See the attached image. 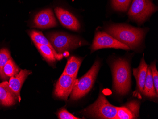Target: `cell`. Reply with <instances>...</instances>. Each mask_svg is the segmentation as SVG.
Here are the masks:
<instances>
[{"label": "cell", "mask_w": 158, "mask_h": 119, "mask_svg": "<svg viewBox=\"0 0 158 119\" xmlns=\"http://www.w3.org/2000/svg\"><path fill=\"white\" fill-rule=\"evenodd\" d=\"M106 32L114 39L127 46L130 49L139 46L145 35L143 29L125 25L110 26L107 28Z\"/></svg>", "instance_id": "1"}, {"label": "cell", "mask_w": 158, "mask_h": 119, "mask_svg": "<svg viewBox=\"0 0 158 119\" xmlns=\"http://www.w3.org/2000/svg\"><path fill=\"white\" fill-rule=\"evenodd\" d=\"M114 88L121 95H126L130 88L129 65L127 60L119 59L112 65Z\"/></svg>", "instance_id": "2"}, {"label": "cell", "mask_w": 158, "mask_h": 119, "mask_svg": "<svg viewBox=\"0 0 158 119\" xmlns=\"http://www.w3.org/2000/svg\"><path fill=\"white\" fill-rule=\"evenodd\" d=\"M118 107L113 106L107 101L103 93L99 95L94 104L86 108L83 113L98 119H116Z\"/></svg>", "instance_id": "3"}, {"label": "cell", "mask_w": 158, "mask_h": 119, "mask_svg": "<svg viewBox=\"0 0 158 119\" xmlns=\"http://www.w3.org/2000/svg\"><path fill=\"white\" fill-rule=\"evenodd\" d=\"M99 68V62L96 61L90 70L84 76L79 79L76 80L70 94L71 100L80 99L89 93L95 81Z\"/></svg>", "instance_id": "4"}, {"label": "cell", "mask_w": 158, "mask_h": 119, "mask_svg": "<svg viewBox=\"0 0 158 119\" xmlns=\"http://www.w3.org/2000/svg\"><path fill=\"white\" fill-rule=\"evenodd\" d=\"M50 42L58 54L80 47L82 41L75 37L62 33H53L48 35Z\"/></svg>", "instance_id": "5"}, {"label": "cell", "mask_w": 158, "mask_h": 119, "mask_svg": "<svg viewBox=\"0 0 158 119\" xmlns=\"http://www.w3.org/2000/svg\"><path fill=\"white\" fill-rule=\"evenodd\" d=\"M157 10V7L151 0H133L128 15L132 19L141 23Z\"/></svg>", "instance_id": "6"}, {"label": "cell", "mask_w": 158, "mask_h": 119, "mask_svg": "<svg viewBox=\"0 0 158 119\" xmlns=\"http://www.w3.org/2000/svg\"><path fill=\"white\" fill-rule=\"evenodd\" d=\"M115 48L129 50L127 46L121 43L104 32H98L96 33L91 46V51H94L103 48Z\"/></svg>", "instance_id": "7"}, {"label": "cell", "mask_w": 158, "mask_h": 119, "mask_svg": "<svg viewBox=\"0 0 158 119\" xmlns=\"http://www.w3.org/2000/svg\"><path fill=\"white\" fill-rule=\"evenodd\" d=\"M76 78L75 76H71L62 74L56 84L54 92L56 96L67 100L73 88L76 81Z\"/></svg>", "instance_id": "8"}, {"label": "cell", "mask_w": 158, "mask_h": 119, "mask_svg": "<svg viewBox=\"0 0 158 119\" xmlns=\"http://www.w3.org/2000/svg\"><path fill=\"white\" fill-rule=\"evenodd\" d=\"M35 26L40 29H48L57 25L53 11L50 9L44 10L38 13L34 18Z\"/></svg>", "instance_id": "9"}, {"label": "cell", "mask_w": 158, "mask_h": 119, "mask_svg": "<svg viewBox=\"0 0 158 119\" xmlns=\"http://www.w3.org/2000/svg\"><path fill=\"white\" fill-rule=\"evenodd\" d=\"M57 17L61 23L67 29L77 31L80 28L78 19L72 14L62 8L57 7L55 9Z\"/></svg>", "instance_id": "10"}, {"label": "cell", "mask_w": 158, "mask_h": 119, "mask_svg": "<svg viewBox=\"0 0 158 119\" xmlns=\"http://www.w3.org/2000/svg\"><path fill=\"white\" fill-rule=\"evenodd\" d=\"M140 104L136 101H132L124 106L118 107L116 119H136L139 116Z\"/></svg>", "instance_id": "11"}, {"label": "cell", "mask_w": 158, "mask_h": 119, "mask_svg": "<svg viewBox=\"0 0 158 119\" xmlns=\"http://www.w3.org/2000/svg\"><path fill=\"white\" fill-rule=\"evenodd\" d=\"M17 97L10 87L9 82L4 81L0 83V104L10 106L16 104Z\"/></svg>", "instance_id": "12"}, {"label": "cell", "mask_w": 158, "mask_h": 119, "mask_svg": "<svg viewBox=\"0 0 158 119\" xmlns=\"http://www.w3.org/2000/svg\"><path fill=\"white\" fill-rule=\"evenodd\" d=\"M31 74V71L26 69H22L14 76H11L10 79L9 84L10 87L17 97L18 100L20 101V92L24 82L29 74Z\"/></svg>", "instance_id": "13"}, {"label": "cell", "mask_w": 158, "mask_h": 119, "mask_svg": "<svg viewBox=\"0 0 158 119\" xmlns=\"http://www.w3.org/2000/svg\"><path fill=\"white\" fill-rule=\"evenodd\" d=\"M147 67L148 66L145 63L143 56L141 60L139 66L137 68H134L133 70V74L135 78L136 81L137 83V89L141 93H143L144 88Z\"/></svg>", "instance_id": "14"}, {"label": "cell", "mask_w": 158, "mask_h": 119, "mask_svg": "<svg viewBox=\"0 0 158 119\" xmlns=\"http://www.w3.org/2000/svg\"><path fill=\"white\" fill-rule=\"evenodd\" d=\"M30 36L34 44H39L41 45H47L52 49L55 54V57L57 60H61L63 58L62 54H58L55 50L54 47L50 43L49 41L44 36L42 33L39 31L33 30L30 32Z\"/></svg>", "instance_id": "15"}, {"label": "cell", "mask_w": 158, "mask_h": 119, "mask_svg": "<svg viewBox=\"0 0 158 119\" xmlns=\"http://www.w3.org/2000/svg\"><path fill=\"white\" fill-rule=\"evenodd\" d=\"M143 93L145 96L149 97H158V95L156 93L155 87H154L151 70L150 66L149 67L148 66L147 67L146 79H145Z\"/></svg>", "instance_id": "16"}, {"label": "cell", "mask_w": 158, "mask_h": 119, "mask_svg": "<svg viewBox=\"0 0 158 119\" xmlns=\"http://www.w3.org/2000/svg\"><path fill=\"white\" fill-rule=\"evenodd\" d=\"M81 62L80 58L74 56L71 57L67 61V64L63 74L76 77Z\"/></svg>", "instance_id": "17"}, {"label": "cell", "mask_w": 158, "mask_h": 119, "mask_svg": "<svg viewBox=\"0 0 158 119\" xmlns=\"http://www.w3.org/2000/svg\"><path fill=\"white\" fill-rule=\"evenodd\" d=\"M11 58L10 52L8 49L3 48L0 49V78L2 79L8 78L3 72V68L6 63Z\"/></svg>", "instance_id": "18"}, {"label": "cell", "mask_w": 158, "mask_h": 119, "mask_svg": "<svg viewBox=\"0 0 158 119\" xmlns=\"http://www.w3.org/2000/svg\"><path fill=\"white\" fill-rule=\"evenodd\" d=\"M38 48V50L41 54L42 56L49 62H54L56 61L55 54L52 49L47 45H41L39 44H35Z\"/></svg>", "instance_id": "19"}, {"label": "cell", "mask_w": 158, "mask_h": 119, "mask_svg": "<svg viewBox=\"0 0 158 119\" xmlns=\"http://www.w3.org/2000/svg\"><path fill=\"white\" fill-rule=\"evenodd\" d=\"M20 69L14 63L12 58L9 59L6 63L3 68V72L6 76L11 77L17 74L19 72Z\"/></svg>", "instance_id": "20"}, {"label": "cell", "mask_w": 158, "mask_h": 119, "mask_svg": "<svg viewBox=\"0 0 158 119\" xmlns=\"http://www.w3.org/2000/svg\"><path fill=\"white\" fill-rule=\"evenodd\" d=\"M131 0H112L113 7L116 10L126 11L127 10Z\"/></svg>", "instance_id": "21"}, {"label": "cell", "mask_w": 158, "mask_h": 119, "mask_svg": "<svg viewBox=\"0 0 158 119\" xmlns=\"http://www.w3.org/2000/svg\"><path fill=\"white\" fill-rule=\"evenodd\" d=\"M152 74V79H153V83H154V87L157 95L158 94V73L156 68L155 64L151 65L150 66Z\"/></svg>", "instance_id": "22"}, {"label": "cell", "mask_w": 158, "mask_h": 119, "mask_svg": "<svg viewBox=\"0 0 158 119\" xmlns=\"http://www.w3.org/2000/svg\"><path fill=\"white\" fill-rule=\"evenodd\" d=\"M58 116L60 119H79L80 118L75 117L71 114L65 109H62L59 111L58 113Z\"/></svg>", "instance_id": "23"}]
</instances>
